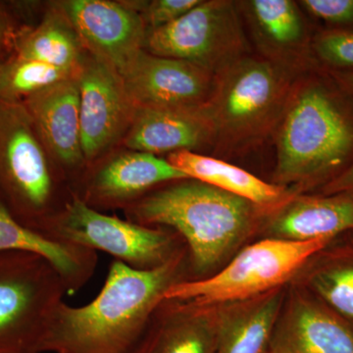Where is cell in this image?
I'll use <instances>...</instances> for the list:
<instances>
[{"label":"cell","mask_w":353,"mask_h":353,"mask_svg":"<svg viewBox=\"0 0 353 353\" xmlns=\"http://www.w3.org/2000/svg\"><path fill=\"white\" fill-rule=\"evenodd\" d=\"M216 308L163 299L132 353H215Z\"/></svg>","instance_id":"cell-16"},{"label":"cell","mask_w":353,"mask_h":353,"mask_svg":"<svg viewBox=\"0 0 353 353\" xmlns=\"http://www.w3.org/2000/svg\"><path fill=\"white\" fill-rule=\"evenodd\" d=\"M299 6L328 29L353 30V0H303Z\"/></svg>","instance_id":"cell-27"},{"label":"cell","mask_w":353,"mask_h":353,"mask_svg":"<svg viewBox=\"0 0 353 353\" xmlns=\"http://www.w3.org/2000/svg\"><path fill=\"white\" fill-rule=\"evenodd\" d=\"M301 74L266 58L246 55L216 75L204 108L214 145L225 152L243 150L273 132Z\"/></svg>","instance_id":"cell-4"},{"label":"cell","mask_w":353,"mask_h":353,"mask_svg":"<svg viewBox=\"0 0 353 353\" xmlns=\"http://www.w3.org/2000/svg\"><path fill=\"white\" fill-rule=\"evenodd\" d=\"M20 34H16L10 14L0 4V53L6 48H15L16 41Z\"/></svg>","instance_id":"cell-29"},{"label":"cell","mask_w":353,"mask_h":353,"mask_svg":"<svg viewBox=\"0 0 353 353\" xmlns=\"http://www.w3.org/2000/svg\"><path fill=\"white\" fill-rule=\"evenodd\" d=\"M309 284L331 310L353 322V259L321 265L311 274Z\"/></svg>","instance_id":"cell-25"},{"label":"cell","mask_w":353,"mask_h":353,"mask_svg":"<svg viewBox=\"0 0 353 353\" xmlns=\"http://www.w3.org/2000/svg\"><path fill=\"white\" fill-rule=\"evenodd\" d=\"M215 308V353H269L272 334L283 309L282 290Z\"/></svg>","instance_id":"cell-21"},{"label":"cell","mask_w":353,"mask_h":353,"mask_svg":"<svg viewBox=\"0 0 353 353\" xmlns=\"http://www.w3.org/2000/svg\"><path fill=\"white\" fill-rule=\"evenodd\" d=\"M125 143L132 150L155 155L182 150L192 152L214 145V132L204 108H137Z\"/></svg>","instance_id":"cell-19"},{"label":"cell","mask_w":353,"mask_h":353,"mask_svg":"<svg viewBox=\"0 0 353 353\" xmlns=\"http://www.w3.org/2000/svg\"><path fill=\"white\" fill-rule=\"evenodd\" d=\"M187 176L167 159L136 152L114 157L83 181L82 190L73 194L95 209L125 206L128 209L158 185L185 180Z\"/></svg>","instance_id":"cell-13"},{"label":"cell","mask_w":353,"mask_h":353,"mask_svg":"<svg viewBox=\"0 0 353 353\" xmlns=\"http://www.w3.org/2000/svg\"><path fill=\"white\" fill-rule=\"evenodd\" d=\"M83 48L75 30L60 11L48 14L34 30L21 32L13 57L76 74L83 57Z\"/></svg>","instance_id":"cell-23"},{"label":"cell","mask_w":353,"mask_h":353,"mask_svg":"<svg viewBox=\"0 0 353 353\" xmlns=\"http://www.w3.org/2000/svg\"><path fill=\"white\" fill-rule=\"evenodd\" d=\"M311 50L323 68L353 69V30H322L313 36Z\"/></svg>","instance_id":"cell-26"},{"label":"cell","mask_w":353,"mask_h":353,"mask_svg":"<svg viewBox=\"0 0 353 353\" xmlns=\"http://www.w3.org/2000/svg\"><path fill=\"white\" fill-rule=\"evenodd\" d=\"M43 234L108 253L137 270L158 268L187 250L182 248V238L174 231L104 214L74 196Z\"/></svg>","instance_id":"cell-8"},{"label":"cell","mask_w":353,"mask_h":353,"mask_svg":"<svg viewBox=\"0 0 353 353\" xmlns=\"http://www.w3.org/2000/svg\"><path fill=\"white\" fill-rule=\"evenodd\" d=\"M273 134L274 183L324 187L353 163V97L320 65L304 72Z\"/></svg>","instance_id":"cell-2"},{"label":"cell","mask_w":353,"mask_h":353,"mask_svg":"<svg viewBox=\"0 0 353 353\" xmlns=\"http://www.w3.org/2000/svg\"><path fill=\"white\" fill-rule=\"evenodd\" d=\"M201 0H153L143 4V13L146 28L158 29L171 24L199 6Z\"/></svg>","instance_id":"cell-28"},{"label":"cell","mask_w":353,"mask_h":353,"mask_svg":"<svg viewBox=\"0 0 353 353\" xmlns=\"http://www.w3.org/2000/svg\"><path fill=\"white\" fill-rule=\"evenodd\" d=\"M267 238L290 241L333 239L353 230V196H296L265 217Z\"/></svg>","instance_id":"cell-18"},{"label":"cell","mask_w":353,"mask_h":353,"mask_svg":"<svg viewBox=\"0 0 353 353\" xmlns=\"http://www.w3.org/2000/svg\"><path fill=\"white\" fill-rule=\"evenodd\" d=\"M60 10L90 54L119 71L143 50L148 28L129 4L108 0H68Z\"/></svg>","instance_id":"cell-12"},{"label":"cell","mask_w":353,"mask_h":353,"mask_svg":"<svg viewBox=\"0 0 353 353\" xmlns=\"http://www.w3.org/2000/svg\"><path fill=\"white\" fill-rule=\"evenodd\" d=\"M34 253L48 260L63 280L68 294L85 287L97 270V252L70 245L18 222L0 201V252Z\"/></svg>","instance_id":"cell-20"},{"label":"cell","mask_w":353,"mask_h":353,"mask_svg":"<svg viewBox=\"0 0 353 353\" xmlns=\"http://www.w3.org/2000/svg\"><path fill=\"white\" fill-rule=\"evenodd\" d=\"M39 138L66 167L82 164L80 90L76 75L44 88L22 102Z\"/></svg>","instance_id":"cell-17"},{"label":"cell","mask_w":353,"mask_h":353,"mask_svg":"<svg viewBox=\"0 0 353 353\" xmlns=\"http://www.w3.org/2000/svg\"><path fill=\"white\" fill-rule=\"evenodd\" d=\"M57 181L23 103L0 101V201L18 222L43 234L59 211Z\"/></svg>","instance_id":"cell-6"},{"label":"cell","mask_w":353,"mask_h":353,"mask_svg":"<svg viewBox=\"0 0 353 353\" xmlns=\"http://www.w3.org/2000/svg\"><path fill=\"white\" fill-rule=\"evenodd\" d=\"M329 72L338 81L341 87L345 88L348 94L353 97V69L329 70Z\"/></svg>","instance_id":"cell-31"},{"label":"cell","mask_w":353,"mask_h":353,"mask_svg":"<svg viewBox=\"0 0 353 353\" xmlns=\"http://www.w3.org/2000/svg\"><path fill=\"white\" fill-rule=\"evenodd\" d=\"M65 294L63 280L48 260L34 253L0 252V353H39Z\"/></svg>","instance_id":"cell-7"},{"label":"cell","mask_w":353,"mask_h":353,"mask_svg":"<svg viewBox=\"0 0 353 353\" xmlns=\"http://www.w3.org/2000/svg\"><path fill=\"white\" fill-rule=\"evenodd\" d=\"M269 353H353V330L327 306L294 294L281 311Z\"/></svg>","instance_id":"cell-15"},{"label":"cell","mask_w":353,"mask_h":353,"mask_svg":"<svg viewBox=\"0 0 353 353\" xmlns=\"http://www.w3.org/2000/svg\"><path fill=\"white\" fill-rule=\"evenodd\" d=\"M2 62H3V60L0 59V65H1Z\"/></svg>","instance_id":"cell-32"},{"label":"cell","mask_w":353,"mask_h":353,"mask_svg":"<svg viewBox=\"0 0 353 353\" xmlns=\"http://www.w3.org/2000/svg\"><path fill=\"white\" fill-rule=\"evenodd\" d=\"M143 50L196 65L216 76L248 54L236 2L201 0L171 24L148 30Z\"/></svg>","instance_id":"cell-9"},{"label":"cell","mask_w":353,"mask_h":353,"mask_svg":"<svg viewBox=\"0 0 353 353\" xmlns=\"http://www.w3.org/2000/svg\"><path fill=\"white\" fill-rule=\"evenodd\" d=\"M76 78L83 158L92 159L129 130L137 108L117 70L94 55H83Z\"/></svg>","instance_id":"cell-11"},{"label":"cell","mask_w":353,"mask_h":353,"mask_svg":"<svg viewBox=\"0 0 353 353\" xmlns=\"http://www.w3.org/2000/svg\"><path fill=\"white\" fill-rule=\"evenodd\" d=\"M322 192L324 196L348 194L353 196V163L338 178L324 185Z\"/></svg>","instance_id":"cell-30"},{"label":"cell","mask_w":353,"mask_h":353,"mask_svg":"<svg viewBox=\"0 0 353 353\" xmlns=\"http://www.w3.org/2000/svg\"><path fill=\"white\" fill-rule=\"evenodd\" d=\"M137 108L199 110L212 94L215 76L183 60L139 50L118 71Z\"/></svg>","instance_id":"cell-10"},{"label":"cell","mask_w":353,"mask_h":353,"mask_svg":"<svg viewBox=\"0 0 353 353\" xmlns=\"http://www.w3.org/2000/svg\"><path fill=\"white\" fill-rule=\"evenodd\" d=\"M131 222L170 228L182 238L190 271L208 277L245 241L266 210L192 179L158 188L126 209Z\"/></svg>","instance_id":"cell-3"},{"label":"cell","mask_w":353,"mask_h":353,"mask_svg":"<svg viewBox=\"0 0 353 353\" xmlns=\"http://www.w3.org/2000/svg\"><path fill=\"white\" fill-rule=\"evenodd\" d=\"M169 162L188 179L208 183L273 212L296 196L284 185L264 182L259 176L218 158L182 150L170 153Z\"/></svg>","instance_id":"cell-22"},{"label":"cell","mask_w":353,"mask_h":353,"mask_svg":"<svg viewBox=\"0 0 353 353\" xmlns=\"http://www.w3.org/2000/svg\"><path fill=\"white\" fill-rule=\"evenodd\" d=\"M74 75L43 62L12 57L0 65V101L22 103L28 97Z\"/></svg>","instance_id":"cell-24"},{"label":"cell","mask_w":353,"mask_h":353,"mask_svg":"<svg viewBox=\"0 0 353 353\" xmlns=\"http://www.w3.org/2000/svg\"><path fill=\"white\" fill-rule=\"evenodd\" d=\"M245 15L262 57L299 73L319 66L311 50L307 22L292 0L236 2Z\"/></svg>","instance_id":"cell-14"},{"label":"cell","mask_w":353,"mask_h":353,"mask_svg":"<svg viewBox=\"0 0 353 353\" xmlns=\"http://www.w3.org/2000/svg\"><path fill=\"white\" fill-rule=\"evenodd\" d=\"M331 241L265 239L241 250L218 273L172 285L163 299L214 307L263 296L280 290Z\"/></svg>","instance_id":"cell-5"},{"label":"cell","mask_w":353,"mask_h":353,"mask_svg":"<svg viewBox=\"0 0 353 353\" xmlns=\"http://www.w3.org/2000/svg\"><path fill=\"white\" fill-rule=\"evenodd\" d=\"M188 250L152 270L114 260L103 287L82 306L62 301L51 316L39 353H132L153 311L172 285L189 280Z\"/></svg>","instance_id":"cell-1"}]
</instances>
